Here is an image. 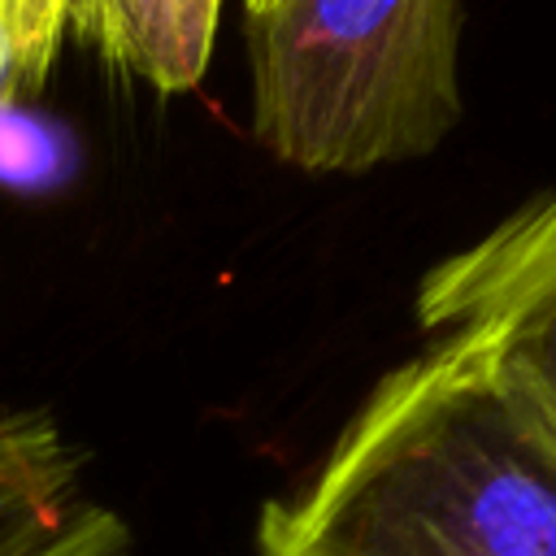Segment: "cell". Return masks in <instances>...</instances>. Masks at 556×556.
<instances>
[{"instance_id": "cell-1", "label": "cell", "mask_w": 556, "mask_h": 556, "mask_svg": "<svg viewBox=\"0 0 556 556\" xmlns=\"http://www.w3.org/2000/svg\"><path fill=\"white\" fill-rule=\"evenodd\" d=\"M256 556H556V421L486 352L434 339L261 508Z\"/></svg>"}, {"instance_id": "cell-2", "label": "cell", "mask_w": 556, "mask_h": 556, "mask_svg": "<svg viewBox=\"0 0 556 556\" xmlns=\"http://www.w3.org/2000/svg\"><path fill=\"white\" fill-rule=\"evenodd\" d=\"M252 135L304 174L434 152L460 122V0H248Z\"/></svg>"}, {"instance_id": "cell-3", "label": "cell", "mask_w": 556, "mask_h": 556, "mask_svg": "<svg viewBox=\"0 0 556 556\" xmlns=\"http://www.w3.org/2000/svg\"><path fill=\"white\" fill-rule=\"evenodd\" d=\"M417 321L486 352L556 421V187L443 256L417 287Z\"/></svg>"}, {"instance_id": "cell-4", "label": "cell", "mask_w": 556, "mask_h": 556, "mask_svg": "<svg viewBox=\"0 0 556 556\" xmlns=\"http://www.w3.org/2000/svg\"><path fill=\"white\" fill-rule=\"evenodd\" d=\"M130 526L83 482L48 413H0V556H130Z\"/></svg>"}, {"instance_id": "cell-5", "label": "cell", "mask_w": 556, "mask_h": 556, "mask_svg": "<svg viewBox=\"0 0 556 556\" xmlns=\"http://www.w3.org/2000/svg\"><path fill=\"white\" fill-rule=\"evenodd\" d=\"M222 0H70L65 35L161 96L191 91L213 56Z\"/></svg>"}, {"instance_id": "cell-6", "label": "cell", "mask_w": 556, "mask_h": 556, "mask_svg": "<svg viewBox=\"0 0 556 556\" xmlns=\"http://www.w3.org/2000/svg\"><path fill=\"white\" fill-rule=\"evenodd\" d=\"M70 0H0V104H13L43 87Z\"/></svg>"}]
</instances>
